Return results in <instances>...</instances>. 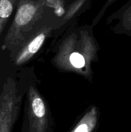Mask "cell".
<instances>
[{
	"instance_id": "6da1fadb",
	"label": "cell",
	"mask_w": 131,
	"mask_h": 132,
	"mask_svg": "<svg viewBox=\"0 0 131 132\" xmlns=\"http://www.w3.org/2000/svg\"><path fill=\"white\" fill-rule=\"evenodd\" d=\"M48 0H19L11 26L4 38L3 50L20 49L37 30L35 26L47 7Z\"/></svg>"
},
{
	"instance_id": "7a4b0ae2",
	"label": "cell",
	"mask_w": 131,
	"mask_h": 132,
	"mask_svg": "<svg viewBox=\"0 0 131 132\" xmlns=\"http://www.w3.org/2000/svg\"><path fill=\"white\" fill-rule=\"evenodd\" d=\"M20 101L15 81L8 77L0 94V132H12L17 117Z\"/></svg>"
},
{
	"instance_id": "3957f363",
	"label": "cell",
	"mask_w": 131,
	"mask_h": 132,
	"mask_svg": "<svg viewBox=\"0 0 131 132\" xmlns=\"http://www.w3.org/2000/svg\"><path fill=\"white\" fill-rule=\"evenodd\" d=\"M28 132H49L46 104L33 86H30L28 90Z\"/></svg>"
},
{
	"instance_id": "277c9868",
	"label": "cell",
	"mask_w": 131,
	"mask_h": 132,
	"mask_svg": "<svg viewBox=\"0 0 131 132\" xmlns=\"http://www.w3.org/2000/svg\"><path fill=\"white\" fill-rule=\"evenodd\" d=\"M51 31V28L47 26L37 28L15 54L14 57L15 65L21 66L28 61L42 47Z\"/></svg>"
},
{
	"instance_id": "5b68a950",
	"label": "cell",
	"mask_w": 131,
	"mask_h": 132,
	"mask_svg": "<svg viewBox=\"0 0 131 132\" xmlns=\"http://www.w3.org/2000/svg\"><path fill=\"white\" fill-rule=\"evenodd\" d=\"M97 121V109L92 107L82 117L70 132H92L96 128Z\"/></svg>"
},
{
	"instance_id": "8992f818",
	"label": "cell",
	"mask_w": 131,
	"mask_h": 132,
	"mask_svg": "<svg viewBox=\"0 0 131 132\" xmlns=\"http://www.w3.org/2000/svg\"><path fill=\"white\" fill-rule=\"evenodd\" d=\"M19 0H0V36Z\"/></svg>"
},
{
	"instance_id": "52a82bcc",
	"label": "cell",
	"mask_w": 131,
	"mask_h": 132,
	"mask_svg": "<svg viewBox=\"0 0 131 132\" xmlns=\"http://www.w3.org/2000/svg\"><path fill=\"white\" fill-rule=\"evenodd\" d=\"M121 29L131 36V0L125 5L121 14Z\"/></svg>"
},
{
	"instance_id": "ba28073f",
	"label": "cell",
	"mask_w": 131,
	"mask_h": 132,
	"mask_svg": "<svg viewBox=\"0 0 131 132\" xmlns=\"http://www.w3.org/2000/svg\"><path fill=\"white\" fill-rule=\"evenodd\" d=\"M69 65L74 70H80L82 68L86 67V60L83 55L78 52H73L68 56Z\"/></svg>"
},
{
	"instance_id": "9c48e42d",
	"label": "cell",
	"mask_w": 131,
	"mask_h": 132,
	"mask_svg": "<svg viewBox=\"0 0 131 132\" xmlns=\"http://www.w3.org/2000/svg\"><path fill=\"white\" fill-rule=\"evenodd\" d=\"M116 0H107V3H106V6H107L108 5H110V4H111V3H113Z\"/></svg>"
}]
</instances>
